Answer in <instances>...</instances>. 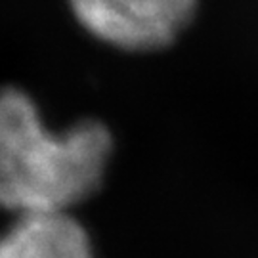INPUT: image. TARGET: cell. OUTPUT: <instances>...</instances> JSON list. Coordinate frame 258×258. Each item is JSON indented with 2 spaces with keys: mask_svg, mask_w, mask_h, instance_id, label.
Returning <instances> with one entry per match:
<instances>
[{
  "mask_svg": "<svg viewBox=\"0 0 258 258\" xmlns=\"http://www.w3.org/2000/svg\"><path fill=\"white\" fill-rule=\"evenodd\" d=\"M113 136L98 119L50 128L37 102L18 84H0V209L71 212L100 187Z\"/></svg>",
  "mask_w": 258,
  "mask_h": 258,
  "instance_id": "obj_1",
  "label": "cell"
},
{
  "mask_svg": "<svg viewBox=\"0 0 258 258\" xmlns=\"http://www.w3.org/2000/svg\"><path fill=\"white\" fill-rule=\"evenodd\" d=\"M65 4L88 37L124 54H153L174 46L201 8V0H65Z\"/></svg>",
  "mask_w": 258,
  "mask_h": 258,
  "instance_id": "obj_2",
  "label": "cell"
},
{
  "mask_svg": "<svg viewBox=\"0 0 258 258\" xmlns=\"http://www.w3.org/2000/svg\"><path fill=\"white\" fill-rule=\"evenodd\" d=\"M0 258H96L92 241L71 212H29L0 233Z\"/></svg>",
  "mask_w": 258,
  "mask_h": 258,
  "instance_id": "obj_3",
  "label": "cell"
}]
</instances>
